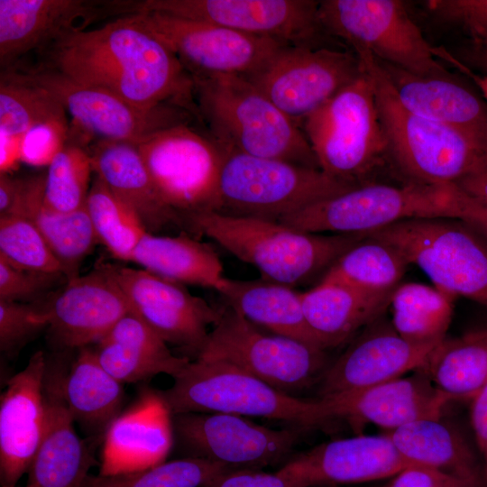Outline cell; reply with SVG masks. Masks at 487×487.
Instances as JSON below:
<instances>
[{"instance_id":"6da1fadb","label":"cell","mask_w":487,"mask_h":487,"mask_svg":"<svg viewBox=\"0 0 487 487\" xmlns=\"http://www.w3.org/2000/svg\"><path fill=\"white\" fill-rule=\"evenodd\" d=\"M47 54L44 65L140 109L170 105L199 116L191 74L126 15L97 29L73 31L48 47Z\"/></svg>"},{"instance_id":"7a4b0ae2","label":"cell","mask_w":487,"mask_h":487,"mask_svg":"<svg viewBox=\"0 0 487 487\" xmlns=\"http://www.w3.org/2000/svg\"><path fill=\"white\" fill-rule=\"evenodd\" d=\"M192 78L199 117L223 150L320 169L301 127L245 77Z\"/></svg>"},{"instance_id":"3957f363","label":"cell","mask_w":487,"mask_h":487,"mask_svg":"<svg viewBox=\"0 0 487 487\" xmlns=\"http://www.w3.org/2000/svg\"><path fill=\"white\" fill-rule=\"evenodd\" d=\"M193 234H205L262 279L292 287L326 271L364 234L308 233L279 221L208 212L188 217Z\"/></svg>"},{"instance_id":"277c9868","label":"cell","mask_w":487,"mask_h":487,"mask_svg":"<svg viewBox=\"0 0 487 487\" xmlns=\"http://www.w3.org/2000/svg\"><path fill=\"white\" fill-rule=\"evenodd\" d=\"M354 53L372 81L388 153L410 182L455 184L487 161V151L462 133L407 109L373 55Z\"/></svg>"},{"instance_id":"5b68a950","label":"cell","mask_w":487,"mask_h":487,"mask_svg":"<svg viewBox=\"0 0 487 487\" xmlns=\"http://www.w3.org/2000/svg\"><path fill=\"white\" fill-rule=\"evenodd\" d=\"M471 198L455 184L363 183L280 219L308 233L367 234L414 218L461 219Z\"/></svg>"},{"instance_id":"8992f818","label":"cell","mask_w":487,"mask_h":487,"mask_svg":"<svg viewBox=\"0 0 487 487\" xmlns=\"http://www.w3.org/2000/svg\"><path fill=\"white\" fill-rule=\"evenodd\" d=\"M173 414L226 413L309 429L329 422L322 402L283 393L225 362L196 359L161 391Z\"/></svg>"},{"instance_id":"52a82bcc","label":"cell","mask_w":487,"mask_h":487,"mask_svg":"<svg viewBox=\"0 0 487 487\" xmlns=\"http://www.w3.org/2000/svg\"><path fill=\"white\" fill-rule=\"evenodd\" d=\"M301 129L320 170L354 185L365 183L388 153L373 84L364 69L309 115Z\"/></svg>"},{"instance_id":"ba28073f","label":"cell","mask_w":487,"mask_h":487,"mask_svg":"<svg viewBox=\"0 0 487 487\" xmlns=\"http://www.w3.org/2000/svg\"><path fill=\"white\" fill-rule=\"evenodd\" d=\"M364 235L392 246L434 286L487 308V241L467 223L414 218Z\"/></svg>"},{"instance_id":"9c48e42d","label":"cell","mask_w":487,"mask_h":487,"mask_svg":"<svg viewBox=\"0 0 487 487\" xmlns=\"http://www.w3.org/2000/svg\"><path fill=\"white\" fill-rule=\"evenodd\" d=\"M356 186L320 169L225 151L220 212L280 221Z\"/></svg>"},{"instance_id":"30bf717a","label":"cell","mask_w":487,"mask_h":487,"mask_svg":"<svg viewBox=\"0 0 487 487\" xmlns=\"http://www.w3.org/2000/svg\"><path fill=\"white\" fill-rule=\"evenodd\" d=\"M198 358L231 363L294 397L320 381L328 365L324 349L266 334L227 306Z\"/></svg>"},{"instance_id":"8fae6325","label":"cell","mask_w":487,"mask_h":487,"mask_svg":"<svg viewBox=\"0 0 487 487\" xmlns=\"http://www.w3.org/2000/svg\"><path fill=\"white\" fill-rule=\"evenodd\" d=\"M317 15L325 33L345 41L354 51H367L416 75L450 74L401 1L324 0Z\"/></svg>"},{"instance_id":"7c38bea8","label":"cell","mask_w":487,"mask_h":487,"mask_svg":"<svg viewBox=\"0 0 487 487\" xmlns=\"http://www.w3.org/2000/svg\"><path fill=\"white\" fill-rule=\"evenodd\" d=\"M135 146L163 201L188 224L192 216L221 211L225 151L209 134L184 123L155 131Z\"/></svg>"},{"instance_id":"4fadbf2b","label":"cell","mask_w":487,"mask_h":487,"mask_svg":"<svg viewBox=\"0 0 487 487\" xmlns=\"http://www.w3.org/2000/svg\"><path fill=\"white\" fill-rule=\"evenodd\" d=\"M313 0L126 1L125 15L159 13L204 21L289 46L326 47Z\"/></svg>"},{"instance_id":"5bb4252c","label":"cell","mask_w":487,"mask_h":487,"mask_svg":"<svg viewBox=\"0 0 487 487\" xmlns=\"http://www.w3.org/2000/svg\"><path fill=\"white\" fill-rule=\"evenodd\" d=\"M126 16L170 49L191 76L250 77L266 66L281 48L289 46L204 21L159 13Z\"/></svg>"},{"instance_id":"9a60e30c","label":"cell","mask_w":487,"mask_h":487,"mask_svg":"<svg viewBox=\"0 0 487 487\" xmlns=\"http://www.w3.org/2000/svg\"><path fill=\"white\" fill-rule=\"evenodd\" d=\"M363 72L356 54L326 47L285 46L245 77L301 127L303 121Z\"/></svg>"},{"instance_id":"2e32d148","label":"cell","mask_w":487,"mask_h":487,"mask_svg":"<svg viewBox=\"0 0 487 487\" xmlns=\"http://www.w3.org/2000/svg\"><path fill=\"white\" fill-rule=\"evenodd\" d=\"M7 69L48 91L84 131L103 140L135 144L155 131L188 123L190 113L170 105L142 110L108 91L78 82L46 65Z\"/></svg>"},{"instance_id":"e0dca14e","label":"cell","mask_w":487,"mask_h":487,"mask_svg":"<svg viewBox=\"0 0 487 487\" xmlns=\"http://www.w3.org/2000/svg\"><path fill=\"white\" fill-rule=\"evenodd\" d=\"M174 444L185 457L203 458L234 469H259L285 460L302 428L274 429L226 413L173 414Z\"/></svg>"},{"instance_id":"ac0fdd59","label":"cell","mask_w":487,"mask_h":487,"mask_svg":"<svg viewBox=\"0 0 487 487\" xmlns=\"http://www.w3.org/2000/svg\"><path fill=\"white\" fill-rule=\"evenodd\" d=\"M131 310L181 356L198 359L222 308L192 295L184 284L143 269L105 263Z\"/></svg>"},{"instance_id":"d6986e66","label":"cell","mask_w":487,"mask_h":487,"mask_svg":"<svg viewBox=\"0 0 487 487\" xmlns=\"http://www.w3.org/2000/svg\"><path fill=\"white\" fill-rule=\"evenodd\" d=\"M70 353L55 352L47 356L44 427L25 487H83L96 464L94 447L101 440L85 441L78 435L65 398L64 380Z\"/></svg>"},{"instance_id":"ffe728a7","label":"cell","mask_w":487,"mask_h":487,"mask_svg":"<svg viewBox=\"0 0 487 487\" xmlns=\"http://www.w3.org/2000/svg\"><path fill=\"white\" fill-rule=\"evenodd\" d=\"M48 335L56 352L96 345L130 313V305L105 263L66 282L45 300Z\"/></svg>"},{"instance_id":"44dd1931","label":"cell","mask_w":487,"mask_h":487,"mask_svg":"<svg viewBox=\"0 0 487 487\" xmlns=\"http://www.w3.org/2000/svg\"><path fill=\"white\" fill-rule=\"evenodd\" d=\"M436 345L409 342L381 316L363 328L345 352L327 365L320 379L319 398L361 390L416 372Z\"/></svg>"},{"instance_id":"7402d4cb","label":"cell","mask_w":487,"mask_h":487,"mask_svg":"<svg viewBox=\"0 0 487 487\" xmlns=\"http://www.w3.org/2000/svg\"><path fill=\"white\" fill-rule=\"evenodd\" d=\"M318 399L329 421L343 419L355 429L372 424L389 431L418 420L440 418L452 400L417 371L412 375Z\"/></svg>"},{"instance_id":"603a6c76","label":"cell","mask_w":487,"mask_h":487,"mask_svg":"<svg viewBox=\"0 0 487 487\" xmlns=\"http://www.w3.org/2000/svg\"><path fill=\"white\" fill-rule=\"evenodd\" d=\"M409 464L387 433L359 434L317 445L281 469L300 487H320L386 480Z\"/></svg>"},{"instance_id":"cb8c5ba5","label":"cell","mask_w":487,"mask_h":487,"mask_svg":"<svg viewBox=\"0 0 487 487\" xmlns=\"http://www.w3.org/2000/svg\"><path fill=\"white\" fill-rule=\"evenodd\" d=\"M116 1L0 0L2 70L32 50L46 49L64 35L117 15Z\"/></svg>"},{"instance_id":"d4e9b609","label":"cell","mask_w":487,"mask_h":487,"mask_svg":"<svg viewBox=\"0 0 487 487\" xmlns=\"http://www.w3.org/2000/svg\"><path fill=\"white\" fill-rule=\"evenodd\" d=\"M47 354H33L10 377L0 398V485L16 487L28 473L41 444L45 406L43 381Z\"/></svg>"},{"instance_id":"484cf974","label":"cell","mask_w":487,"mask_h":487,"mask_svg":"<svg viewBox=\"0 0 487 487\" xmlns=\"http://www.w3.org/2000/svg\"><path fill=\"white\" fill-rule=\"evenodd\" d=\"M174 446L173 413L161 390L142 387L102 441L101 474L130 473L165 462Z\"/></svg>"},{"instance_id":"4316f807","label":"cell","mask_w":487,"mask_h":487,"mask_svg":"<svg viewBox=\"0 0 487 487\" xmlns=\"http://www.w3.org/2000/svg\"><path fill=\"white\" fill-rule=\"evenodd\" d=\"M378 62L407 109L462 133L487 151L485 101L451 74L416 75L397 66Z\"/></svg>"},{"instance_id":"83f0119b","label":"cell","mask_w":487,"mask_h":487,"mask_svg":"<svg viewBox=\"0 0 487 487\" xmlns=\"http://www.w3.org/2000/svg\"><path fill=\"white\" fill-rule=\"evenodd\" d=\"M94 174L140 218L147 232L184 228L187 220L161 198L135 144L98 139L89 148Z\"/></svg>"},{"instance_id":"f1b7e54d","label":"cell","mask_w":487,"mask_h":487,"mask_svg":"<svg viewBox=\"0 0 487 487\" xmlns=\"http://www.w3.org/2000/svg\"><path fill=\"white\" fill-rule=\"evenodd\" d=\"M387 435L409 464L438 471L464 487H487L478 451L456 426L442 417L418 420Z\"/></svg>"},{"instance_id":"f546056e","label":"cell","mask_w":487,"mask_h":487,"mask_svg":"<svg viewBox=\"0 0 487 487\" xmlns=\"http://www.w3.org/2000/svg\"><path fill=\"white\" fill-rule=\"evenodd\" d=\"M93 348L103 368L122 383L142 382L159 374L174 379L191 361L174 354L170 345L132 311Z\"/></svg>"},{"instance_id":"4dcf8cb0","label":"cell","mask_w":487,"mask_h":487,"mask_svg":"<svg viewBox=\"0 0 487 487\" xmlns=\"http://www.w3.org/2000/svg\"><path fill=\"white\" fill-rule=\"evenodd\" d=\"M44 185L45 175L20 178L16 200L6 215L24 216L37 227L69 281L79 275L81 262L98 241L87 207L70 213L47 207Z\"/></svg>"},{"instance_id":"1f68e13d","label":"cell","mask_w":487,"mask_h":487,"mask_svg":"<svg viewBox=\"0 0 487 487\" xmlns=\"http://www.w3.org/2000/svg\"><path fill=\"white\" fill-rule=\"evenodd\" d=\"M391 297L368 294L329 280L300 292L306 320L325 349L350 340L383 316Z\"/></svg>"},{"instance_id":"d6a6232c","label":"cell","mask_w":487,"mask_h":487,"mask_svg":"<svg viewBox=\"0 0 487 487\" xmlns=\"http://www.w3.org/2000/svg\"><path fill=\"white\" fill-rule=\"evenodd\" d=\"M217 292L225 306L255 326L326 350L306 320L300 292L292 287L265 279L240 280L226 278Z\"/></svg>"},{"instance_id":"836d02e7","label":"cell","mask_w":487,"mask_h":487,"mask_svg":"<svg viewBox=\"0 0 487 487\" xmlns=\"http://www.w3.org/2000/svg\"><path fill=\"white\" fill-rule=\"evenodd\" d=\"M69 412L88 438L103 441L106 431L124 409V383L100 364L93 346L77 350L65 380Z\"/></svg>"},{"instance_id":"e575fe53","label":"cell","mask_w":487,"mask_h":487,"mask_svg":"<svg viewBox=\"0 0 487 487\" xmlns=\"http://www.w3.org/2000/svg\"><path fill=\"white\" fill-rule=\"evenodd\" d=\"M131 262L163 279L218 291L226 277L216 252L186 232L177 236L147 232Z\"/></svg>"},{"instance_id":"d590c367","label":"cell","mask_w":487,"mask_h":487,"mask_svg":"<svg viewBox=\"0 0 487 487\" xmlns=\"http://www.w3.org/2000/svg\"><path fill=\"white\" fill-rule=\"evenodd\" d=\"M417 371L452 400L472 399L487 384V329L446 337Z\"/></svg>"},{"instance_id":"8d00e7d4","label":"cell","mask_w":487,"mask_h":487,"mask_svg":"<svg viewBox=\"0 0 487 487\" xmlns=\"http://www.w3.org/2000/svg\"><path fill=\"white\" fill-rule=\"evenodd\" d=\"M455 299L434 285L400 283L391 297V323L409 342L437 345L446 337Z\"/></svg>"},{"instance_id":"74e56055","label":"cell","mask_w":487,"mask_h":487,"mask_svg":"<svg viewBox=\"0 0 487 487\" xmlns=\"http://www.w3.org/2000/svg\"><path fill=\"white\" fill-rule=\"evenodd\" d=\"M63 106L46 90L12 69H4L0 80L1 140H23L34 130L49 127L66 133Z\"/></svg>"},{"instance_id":"f35d334b","label":"cell","mask_w":487,"mask_h":487,"mask_svg":"<svg viewBox=\"0 0 487 487\" xmlns=\"http://www.w3.org/2000/svg\"><path fill=\"white\" fill-rule=\"evenodd\" d=\"M408 265L392 246L364 235L333 263L321 280L338 281L368 294L389 296L400 284Z\"/></svg>"},{"instance_id":"ab89813d","label":"cell","mask_w":487,"mask_h":487,"mask_svg":"<svg viewBox=\"0 0 487 487\" xmlns=\"http://www.w3.org/2000/svg\"><path fill=\"white\" fill-rule=\"evenodd\" d=\"M86 207L98 244L115 259L131 262L136 246L147 233L138 216L96 176L91 183Z\"/></svg>"},{"instance_id":"60d3db41","label":"cell","mask_w":487,"mask_h":487,"mask_svg":"<svg viewBox=\"0 0 487 487\" xmlns=\"http://www.w3.org/2000/svg\"><path fill=\"white\" fill-rule=\"evenodd\" d=\"M232 469L207 459L183 457L135 472L89 474L83 487H201Z\"/></svg>"},{"instance_id":"b9f144b4","label":"cell","mask_w":487,"mask_h":487,"mask_svg":"<svg viewBox=\"0 0 487 487\" xmlns=\"http://www.w3.org/2000/svg\"><path fill=\"white\" fill-rule=\"evenodd\" d=\"M92 173L89 150L78 143H63L48 164L45 206L60 213H70L85 207Z\"/></svg>"},{"instance_id":"7bdbcfd3","label":"cell","mask_w":487,"mask_h":487,"mask_svg":"<svg viewBox=\"0 0 487 487\" xmlns=\"http://www.w3.org/2000/svg\"><path fill=\"white\" fill-rule=\"evenodd\" d=\"M0 259L31 271L63 274L42 234L19 215L0 216Z\"/></svg>"},{"instance_id":"ee69618b","label":"cell","mask_w":487,"mask_h":487,"mask_svg":"<svg viewBox=\"0 0 487 487\" xmlns=\"http://www.w3.org/2000/svg\"><path fill=\"white\" fill-rule=\"evenodd\" d=\"M48 328L45 300L22 303L0 300V351L12 358Z\"/></svg>"},{"instance_id":"f6af8a7d","label":"cell","mask_w":487,"mask_h":487,"mask_svg":"<svg viewBox=\"0 0 487 487\" xmlns=\"http://www.w3.org/2000/svg\"><path fill=\"white\" fill-rule=\"evenodd\" d=\"M60 279L67 280L60 273L31 271L0 259V300L22 303L43 301L44 294Z\"/></svg>"},{"instance_id":"bcb514c9","label":"cell","mask_w":487,"mask_h":487,"mask_svg":"<svg viewBox=\"0 0 487 487\" xmlns=\"http://www.w3.org/2000/svg\"><path fill=\"white\" fill-rule=\"evenodd\" d=\"M427 6L442 22L466 31L473 43L487 44V0H430Z\"/></svg>"},{"instance_id":"7dc6e473","label":"cell","mask_w":487,"mask_h":487,"mask_svg":"<svg viewBox=\"0 0 487 487\" xmlns=\"http://www.w3.org/2000/svg\"><path fill=\"white\" fill-rule=\"evenodd\" d=\"M201 487H300V485L281 468L275 473L240 468L229 470Z\"/></svg>"},{"instance_id":"c3c4849f","label":"cell","mask_w":487,"mask_h":487,"mask_svg":"<svg viewBox=\"0 0 487 487\" xmlns=\"http://www.w3.org/2000/svg\"><path fill=\"white\" fill-rule=\"evenodd\" d=\"M386 480L380 487H464L438 471L418 464H409Z\"/></svg>"},{"instance_id":"681fc988","label":"cell","mask_w":487,"mask_h":487,"mask_svg":"<svg viewBox=\"0 0 487 487\" xmlns=\"http://www.w3.org/2000/svg\"><path fill=\"white\" fill-rule=\"evenodd\" d=\"M471 400L472 427L487 481V384Z\"/></svg>"},{"instance_id":"f907efd6","label":"cell","mask_w":487,"mask_h":487,"mask_svg":"<svg viewBox=\"0 0 487 487\" xmlns=\"http://www.w3.org/2000/svg\"><path fill=\"white\" fill-rule=\"evenodd\" d=\"M455 184L469 197L487 207V161Z\"/></svg>"},{"instance_id":"816d5d0a","label":"cell","mask_w":487,"mask_h":487,"mask_svg":"<svg viewBox=\"0 0 487 487\" xmlns=\"http://www.w3.org/2000/svg\"><path fill=\"white\" fill-rule=\"evenodd\" d=\"M434 52L437 60L446 61L468 76L481 90L485 102L487 103V76L474 73L470 68L443 47H435Z\"/></svg>"},{"instance_id":"f5cc1de1","label":"cell","mask_w":487,"mask_h":487,"mask_svg":"<svg viewBox=\"0 0 487 487\" xmlns=\"http://www.w3.org/2000/svg\"><path fill=\"white\" fill-rule=\"evenodd\" d=\"M20 186V178H14L7 173L0 175V216L6 215L12 210L16 200Z\"/></svg>"},{"instance_id":"db71d44e","label":"cell","mask_w":487,"mask_h":487,"mask_svg":"<svg viewBox=\"0 0 487 487\" xmlns=\"http://www.w3.org/2000/svg\"><path fill=\"white\" fill-rule=\"evenodd\" d=\"M461 220L474 228L487 241V207L473 198Z\"/></svg>"},{"instance_id":"11a10c76","label":"cell","mask_w":487,"mask_h":487,"mask_svg":"<svg viewBox=\"0 0 487 487\" xmlns=\"http://www.w3.org/2000/svg\"><path fill=\"white\" fill-rule=\"evenodd\" d=\"M479 69L483 75L487 76V51H485L480 59Z\"/></svg>"},{"instance_id":"9f6ffc18","label":"cell","mask_w":487,"mask_h":487,"mask_svg":"<svg viewBox=\"0 0 487 487\" xmlns=\"http://www.w3.org/2000/svg\"><path fill=\"white\" fill-rule=\"evenodd\" d=\"M480 46H482V47H485V48H487V44H486V45H480Z\"/></svg>"},{"instance_id":"6f0895ef","label":"cell","mask_w":487,"mask_h":487,"mask_svg":"<svg viewBox=\"0 0 487 487\" xmlns=\"http://www.w3.org/2000/svg\"><path fill=\"white\" fill-rule=\"evenodd\" d=\"M320 487H334V486H320Z\"/></svg>"}]
</instances>
